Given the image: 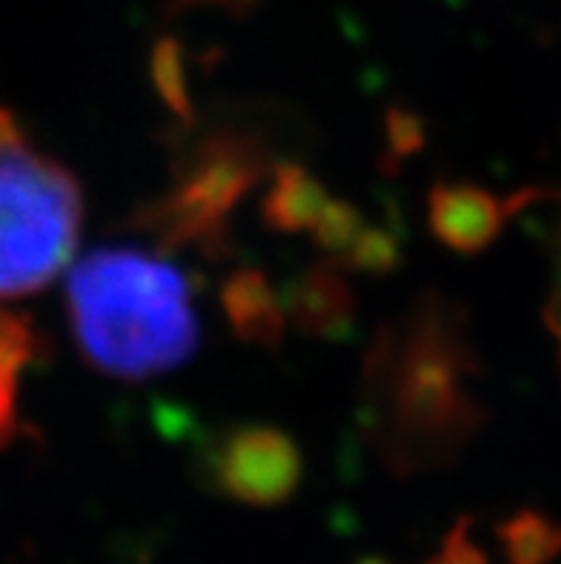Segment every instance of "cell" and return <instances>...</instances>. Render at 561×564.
I'll list each match as a JSON object with an SVG mask.
<instances>
[{"instance_id":"obj_6","label":"cell","mask_w":561,"mask_h":564,"mask_svg":"<svg viewBox=\"0 0 561 564\" xmlns=\"http://www.w3.org/2000/svg\"><path fill=\"white\" fill-rule=\"evenodd\" d=\"M513 204L473 184H439L427 198L430 229L444 247L462 256H478L505 229Z\"/></svg>"},{"instance_id":"obj_8","label":"cell","mask_w":561,"mask_h":564,"mask_svg":"<svg viewBox=\"0 0 561 564\" xmlns=\"http://www.w3.org/2000/svg\"><path fill=\"white\" fill-rule=\"evenodd\" d=\"M220 307L238 338L256 347H278L287 313L272 284L258 270H238L220 290Z\"/></svg>"},{"instance_id":"obj_7","label":"cell","mask_w":561,"mask_h":564,"mask_svg":"<svg viewBox=\"0 0 561 564\" xmlns=\"http://www.w3.org/2000/svg\"><path fill=\"white\" fill-rule=\"evenodd\" d=\"M287 322L315 338H344L356 315V295L335 261L315 264L287 286Z\"/></svg>"},{"instance_id":"obj_10","label":"cell","mask_w":561,"mask_h":564,"mask_svg":"<svg viewBox=\"0 0 561 564\" xmlns=\"http://www.w3.org/2000/svg\"><path fill=\"white\" fill-rule=\"evenodd\" d=\"M35 352V338L23 318L0 313V442L14 433V395L18 381Z\"/></svg>"},{"instance_id":"obj_4","label":"cell","mask_w":561,"mask_h":564,"mask_svg":"<svg viewBox=\"0 0 561 564\" xmlns=\"http://www.w3.org/2000/svg\"><path fill=\"white\" fill-rule=\"evenodd\" d=\"M270 143L247 127H218L190 143L164 195L143 204L136 227L166 250L195 247L220 256L229 247V218L270 170Z\"/></svg>"},{"instance_id":"obj_9","label":"cell","mask_w":561,"mask_h":564,"mask_svg":"<svg viewBox=\"0 0 561 564\" xmlns=\"http://www.w3.org/2000/svg\"><path fill=\"white\" fill-rule=\"evenodd\" d=\"M330 193L301 164H278L263 198V221L278 232H313L330 204Z\"/></svg>"},{"instance_id":"obj_12","label":"cell","mask_w":561,"mask_h":564,"mask_svg":"<svg viewBox=\"0 0 561 564\" xmlns=\"http://www.w3.org/2000/svg\"><path fill=\"white\" fill-rule=\"evenodd\" d=\"M398 261V247L392 232L376 227H364L356 236V241L349 243V250L338 264H349L353 270L373 272V275H384L390 272Z\"/></svg>"},{"instance_id":"obj_1","label":"cell","mask_w":561,"mask_h":564,"mask_svg":"<svg viewBox=\"0 0 561 564\" xmlns=\"http://www.w3.org/2000/svg\"><path fill=\"white\" fill-rule=\"evenodd\" d=\"M476 372L462 310L444 295H421L384 324L362 372V422L384 465L412 476L462 456L484 419Z\"/></svg>"},{"instance_id":"obj_14","label":"cell","mask_w":561,"mask_h":564,"mask_svg":"<svg viewBox=\"0 0 561 564\" xmlns=\"http://www.w3.org/2000/svg\"><path fill=\"white\" fill-rule=\"evenodd\" d=\"M433 562L435 564H487L484 553L478 551L476 544L470 542L467 519H462V522L450 530L447 539H444V544H441L439 556H435Z\"/></svg>"},{"instance_id":"obj_15","label":"cell","mask_w":561,"mask_h":564,"mask_svg":"<svg viewBox=\"0 0 561 564\" xmlns=\"http://www.w3.org/2000/svg\"><path fill=\"white\" fill-rule=\"evenodd\" d=\"M548 327L555 338V347H559V365H561V243H559V264H555L553 295H550V307H548Z\"/></svg>"},{"instance_id":"obj_16","label":"cell","mask_w":561,"mask_h":564,"mask_svg":"<svg viewBox=\"0 0 561 564\" xmlns=\"http://www.w3.org/2000/svg\"><path fill=\"white\" fill-rule=\"evenodd\" d=\"M427 564H435V562H433V558H430V562H427Z\"/></svg>"},{"instance_id":"obj_13","label":"cell","mask_w":561,"mask_h":564,"mask_svg":"<svg viewBox=\"0 0 561 564\" xmlns=\"http://www.w3.org/2000/svg\"><path fill=\"white\" fill-rule=\"evenodd\" d=\"M155 80L161 86L164 98L170 100V107L186 109V84L184 69H181V55L175 43H164L155 55Z\"/></svg>"},{"instance_id":"obj_2","label":"cell","mask_w":561,"mask_h":564,"mask_svg":"<svg viewBox=\"0 0 561 564\" xmlns=\"http://www.w3.org/2000/svg\"><path fill=\"white\" fill-rule=\"evenodd\" d=\"M66 307L80 356L115 379L175 370L198 344L184 272L136 247H104L75 264Z\"/></svg>"},{"instance_id":"obj_11","label":"cell","mask_w":561,"mask_h":564,"mask_svg":"<svg viewBox=\"0 0 561 564\" xmlns=\"http://www.w3.org/2000/svg\"><path fill=\"white\" fill-rule=\"evenodd\" d=\"M498 536L510 564H548L561 551V530L530 510L513 516Z\"/></svg>"},{"instance_id":"obj_5","label":"cell","mask_w":561,"mask_h":564,"mask_svg":"<svg viewBox=\"0 0 561 564\" xmlns=\"http://www.w3.org/2000/svg\"><path fill=\"white\" fill-rule=\"evenodd\" d=\"M201 467L215 494L247 508L284 505L304 476L299 444L270 424H238L213 438Z\"/></svg>"},{"instance_id":"obj_3","label":"cell","mask_w":561,"mask_h":564,"mask_svg":"<svg viewBox=\"0 0 561 564\" xmlns=\"http://www.w3.org/2000/svg\"><path fill=\"white\" fill-rule=\"evenodd\" d=\"M84 195L69 170L43 155L0 109V301L55 281L78 247Z\"/></svg>"}]
</instances>
